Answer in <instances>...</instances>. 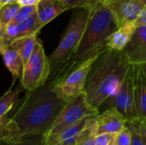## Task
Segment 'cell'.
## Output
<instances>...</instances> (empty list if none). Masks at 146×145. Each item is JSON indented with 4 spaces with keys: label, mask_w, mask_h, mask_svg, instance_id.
<instances>
[{
    "label": "cell",
    "mask_w": 146,
    "mask_h": 145,
    "mask_svg": "<svg viewBox=\"0 0 146 145\" xmlns=\"http://www.w3.org/2000/svg\"><path fill=\"white\" fill-rule=\"evenodd\" d=\"M65 104L53 92L49 80L27 91L19 109L9 118L2 139L15 141L29 136H44Z\"/></svg>",
    "instance_id": "6da1fadb"
},
{
    "label": "cell",
    "mask_w": 146,
    "mask_h": 145,
    "mask_svg": "<svg viewBox=\"0 0 146 145\" xmlns=\"http://www.w3.org/2000/svg\"><path fill=\"white\" fill-rule=\"evenodd\" d=\"M132 66L121 51L104 48L86 77L84 93L88 105L99 111L103 103L118 91Z\"/></svg>",
    "instance_id": "7a4b0ae2"
},
{
    "label": "cell",
    "mask_w": 146,
    "mask_h": 145,
    "mask_svg": "<svg viewBox=\"0 0 146 145\" xmlns=\"http://www.w3.org/2000/svg\"><path fill=\"white\" fill-rule=\"evenodd\" d=\"M118 28L115 18L105 0H98L90 9L82 38L68 62L51 78L64 76L89 58L98 55L107 38Z\"/></svg>",
    "instance_id": "3957f363"
},
{
    "label": "cell",
    "mask_w": 146,
    "mask_h": 145,
    "mask_svg": "<svg viewBox=\"0 0 146 145\" xmlns=\"http://www.w3.org/2000/svg\"><path fill=\"white\" fill-rule=\"evenodd\" d=\"M72 10V15L63 36L56 49L49 57L50 79L53 78L71 58L82 38L86 25L89 9L77 8Z\"/></svg>",
    "instance_id": "277c9868"
},
{
    "label": "cell",
    "mask_w": 146,
    "mask_h": 145,
    "mask_svg": "<svg viewBox=\"0 0 146 145\" xmlns=\"http://www.w3.org/2000/svg\"><path fill=\"white\" fill-rule=\"evenodd\" d=\"M98 114L99 111L93 109L88 105L86 95L83 92L65 104L50 130L44 134L43 145L47 144L68 126L76 124L86 117L95 116Z\"/></svg>",
    "instance_id": "5b68a950"
},
{
    "label": "cell",
    "mask_w": 146,
    "mask_h": 145,
    "mask_svg": "<svg viewBox=\"0 0 146 145\" xmlns=\"http://www.w3.org/2000/svg\"><path fill=\"white\" fill-rule=\"evenodd\" d=\"M97 56L89 58L64 76L50 80L52 91L58 98L68 103L84 92L87 74Z\"/></svg>",
    "instance_id": "8992f818"
},
{
    "label": "cell",
    "mask_w": 146,
    "mask_h": 145,
    "mask_svg": "<svg viewBox=\"0 0 146 145\" xmlns=\"http://www.w3.org/2000/svg\"><path fill=\"white\" fill-rule=\"evenodd\" d=\"M50 79L49 58L45 55L41 41L37 38L33 51L24 67L20 79L22 88L32 91L43 86Z\"/></svg>",
    "instance_id": "52a82bcc"
},
{
    "label": "cell",
    "mask_w": 146,
    "mask_h": 145,
    "mask_svg": "<svg viewBox=\"0 0 146 145\" xmlns=\"http://www.w3.org/2000/svg\"><path fill=\"white\" fill-rule=\"evenodd\" d=\"M108 108H113L121 113L126 122L138 119L135 103V77L133 65L128 70L118 91L105 102Z\"/></svg>",
    "instance_id": "ba28073f"
},
{
    "label": "cell",
    "mask_w": 146,
    "mask_h": 145,
    "mask_svg": "<svg viewBox=\"0 0 146 145\" xmlns=\"http://www.w3.org/2000/svg\"><path fill=\"white\" fill-rule=\"evenodd\" d=\"M113 13L118 27L129 22H135L145 9L139 0H105Z\"/></svg>",
    "instance_id": "9c48e42d"
},
{
    "label": "cell",
    "mask_w": 146,
    "mask_h": 145,
    "mask_svg": "<svg viewBox=\"0 0 146 145\" xmlns=\"http://www.w3.org/2000/svg\"><path fill=\"white\" fill-rule=\"evenodd\" d=\"M132 65L146 63V26H137L132 39L121 51Z\"/></svg>",
    "instance_id": "30bf717a"
},
{
    "label": "cell",
    "mask_w": 146,
    "mask_h": 145,
    "mask_svg": "<svg viewBox=\"0 0 146 145\" xmlns=\"http://www.w3.org/2000/svg\"><path fill=\"white\" fill-rule=\"evenodd\" d=\"M96 122L98 125V134H118L126 126L124 115L113 108H110L99 114L96 118Z\"/></svg>",
    "instance_id": "8fae6325"
},
{
    "label": "cell",
    "mask_w": 146,
    "mask_h": 145,
    "mask_svg": "<svg viewBox=\"0 0 146 145\" xmlns=\"http://www.w3.org/2000/svg\"><path fill=\"white\" fill-rule=\"evenodd\" d=\"M68 10L58 0H39L37 3L36 13L38 15L40 29Z\"/></svg>",
    "instance_id": "7c38bea8"
},
{
    "label": "cell",
    "mask_w": 146,
    "mask_h": 145,
    "mask_svg": "<svg viewBox=\"0 0 146 145\" xmlns=\"http://www.w3.org/2000/svg\"><path fill=\"white\" fill-rule=\"evenodd\" d=\"M136 27L134 22L126 23L119 26L107 38L105 47L110 50L122 51L132 39Z\"/></svg>",
    "instance_id": "4fadbf2b"
},
{
    "label": "cell",
    "mask_w": 146,
    "mask_h": 145,
    "mask_svg": "<svg viewBox=\"0 0 146 145\" xmlns=\"http://www.w3.org/2000/svg\"><path fill=\"white\" fill-rule=\"evenodd\" d=\"M135 77V103L138 119H146V79L139 65H133Z\"/></svg>",
    "instance_id": "5bb4252c"
},
{
    "label": "cell",
    "mask_w": 146,
    "mask_h": 145,
    "mask_svg": "<svg viewBox=\"0 0 146 145\" xmlns=\"http://www.w3.org/2000/svg\"><path fill=\"white\" fill-rule=\"evenodd\" d=\"M0 54L3 56L6 68L9 70V72L13 76V84H14V82H15L18 79H21L22 76L23 69H24L22 61L17 51L9 46L2 50L0 51Z\"/></svg>",
    "instance_id": "9a60e30c"
},
{
    "label": "cell",
    "mask_w": 146,
    "mask_h": 145,
    "mask_svg": "<svg viewBox=\"0 0 146 145\" xmlns=\"http://www.w3.org/2000/svg\"><path fill=\"white\" fill-rule=\"evenodd\" d=\"M37 38H38L37 34L22 37V38H19L15 39L9 45V47H11L12 49H14L17 51V53L19 54V56L22 61L24 67L27 63V62L33 51Z\"/></svg>",
    "instance_id": "2e32d148"
},
{
    "label": "cell",
    "mask_w": 146,
    "mask_h": 145,
    "mask_svg": "<svg viewBox=\"0 0 146 145\" xmlns=\"http://www.w3.org/2000/svg\"><path fill=\"white\" fill-rule=\"evenodd\" d=\"M98 115L86 117V118L82 119L81 121H80L79 122H77L76 124L68 126V128H66L65 130H63L58 136H56L55 138H53L50 142H49L47 144L45 145H56L57 144H59V143H62V142H63V141H65L67 139H69L71 138H74V137L77 136L89 124H91L96 119V117Z\"/></svg>",
    "instance_id": "e0dca14e"
},
{
    "label": "cell",
    "mask_w": 146,
    "mask_h": 145,
    "mask_svg": "<svg viewBox=\"0 0 146 145\" xmlns=\"http://www.w3.org/2000/svg\"><path fill=\"white\" fill-rule=\"evenodd\" d=\"M17 27H18V38L33 35V34H38L41 29L39 27V22H38L37 13L35 12L27 19L18 23Z\"/></svg>",
    "instance_id": "ac0fdd59"
},
{
    "label": "cell",
    "mask_w": 146,
    "mask_h": 145,
    "mask_svg": "<svg viewBox=\"0 0 146 145\" xmlns=\"http://www.w3.org/2000/svg\"><path fill=\"white\" fill-rule=\"evenodd\" d=\"M20 92V88L14 91L10 88L3 97H0V117L8 115V113L13 109L18 102Z\"/></svg>",
    "instance_id": "d6986e66"
},
{
    "label": "cell",
    "mask_w": 146,
    "mask_h": 145,
    "mask_svg": "<svg viewBox=\"0 0 146 145\" xmlns=\"http://www.w3.org/2000/svg\"><path fill=\"white\" fill-rule=\"evenodd\" d=\"M20 7L21 5L17 2H15L10 4L5 5L0 9V24L2 27H4L12 22Z\"/></svg>",
    "instance_id": "ffe728a7"
},
{
    "label": "cell",
    "mask_w": 146,
    "mask_h": 145,
    "mask_svg": "<svg viewBox=\"0 0 146 145\" xmlns=\"http://www.w3.org/2000/svg\"><path fill=\"white\" fill-rule=\"evenodd\" d=\"M43 143L44 135L29 136L15 141H9L2 138L0 139V145H43Z\"/></svg>",
    "instance_id": "44dd1931"
},
{
    "label": "cell",
    "mask_w": 146,
    "mask_h": 145,
    "mask_svg": "<svg viewBox=\"0 0 146 145\" xmlns=\"http://www.w3.org/2000/svg\"><path fill=\"white\" fill-rule=\"evenodd\" d=\"M36 9H37V5H23V6H21L16 15H15V17L13 19L11 23L17 25L18 23H20L23 20L27 19L30 15L34 14L36 12Z\"/></svg>",
    "instance_id": "7402d4cb"
},
{
    "label": "cell",
    "mask_w": 146,
    "mask_h": 145,
    "mask_svg": "<svg viewBox=\"0 0 146 145\" xmlns=\"http://www.w3.org/2000/svg\"><path fill=\"white\" fill-rule=\"evenodd\" d=\"M68 10L77 8H88L92 6V0H58Z\"/></svg>",
    "instance_id": "603a6c76"
},
{
    "label": "cell",
    "mask_w": 146,
    "mask_h": 145,
    "mask_svg": "<svg viewBox=\"0 0 146 145\" xmlns=\"http://www.w3.org/2000/svg\"><path fill=\"white\" fill-rule=\"evenodd\" d=\"M132 143V135L131 131L126 126L115 138V145H131Z\"/></svg>",
    "instance_id": "cb8c5ba5"
},
{
    "label": "cell",
    "mask_w": 146,
    "mask_h": 145,
    "mask_svg": "<svg viewBox=\"0 0 146 145\" xmlns=\"http://www.w3.org/2000/svg\"><path fill=\"white\" fill-rule=\"evenodd\" d=\"M117 134L113 133H102L96 136L97 145H115V138Z\"/></svg>",
    "instance_id": "d4e9b609"
},
{
    "label": "cell",
    "mask_w": 146,
    "mask_h": 145,
    "mask_svg": "<svg viewBox=\"0 0 146 145\" xmlns=\"http://www.w3.org/2000/svg\"><path fill=\"white\" fill-rule=\"evenodd\" d=\"M126 126L131 131V135H132V143H131V145H146L145 139L143 138L142 135H140L138 132V131L134 127H133L128 123H126Z\"/></svg>",
    "instance_id": "484cf974"
},
{
    "label": "cell",
    "mask_w": 146,
    "mask_h": 145,
    "mask_svg": "<svg viewBox=\"0 0 146 145\" xmlns=\"http://www.w3.org/2000/svg\"><path fill=\"white\" fill-rule=\"evenodd\" d=\"M134 127L138 132L146 139V119H137L133 122H126Z\"/></svg>",
    "instance_id": "4316f807"
},
{
    "label": "cell",
    "mask_w": 146,
    "mask_h": 145,
    "mask_svg": "<svg viewBox=\"0 0 146 145\" xmlns=\"http://www.w3.org/2000/svg\"><path fill=\"white\" fill-rule=\"evenodd\" d=\"M136 26H146V8L142 11L139 18L136 20L134 22Z\"/></svg>",
    "instance_id": "83f0119b"
},
{
    "label": "cell",
    "mask_w": 146,
    "mask_h": 145,
    "mask_svg": "<svg viewBox=\"0 0 146 145\" xmlns=\"http://www.w3.org/2000/svg\"><path fill=\"white\" fill-rule=\"evenodd\" d=\"M96 136L97 135H92L84 141H82L79 145H97L96 144Z\"/></svg>",
    "instance_id": "f1b7e54d"
},
{
    "label": "cell",
    "mask_w": 146,
    "mask_h": 145,
    "mask_svg": "<svg viewBox=\"0 0 146 145\" xmlns=\"http://www.w3.org/2000/svg\"><path fill=\"white\" fill-rule=\"evenodd\" d=\"M39 0H16V2L21 5H37Z\"/></svg>",
    "instance_id": "f546056e"
},
{
    "label": "cell",
    "mask_w": 146,
    "mask_h": 145,
    "mask_svg": "<svg viewBox=\"0 0 146 145\" xmlns=\"http://www.w3.org/2000/svg\"><path fill=\"white\" fill-rule=\"evenodd\" d=\"M16 0H0V5H1V8L5 6V5H8V4H10V3H15Z\"/></svg>",
    "instance_id": "4dcf8cb0"
},
{
    "label": "cell",
    "mask_w": 146,
    "mask_h": 145,
    "mask_svg": "<svg viewBox=\"0 0 146 145\" xmlns=\"http://www.w3.org/2000/svg\"><path fill=\"white\" fill-rule=\"evenodd\" d=\"M139 67H140L141 71H142V73H143V74H144V76H145V78L146 79V63L145 64L139 65Z\"/></svg>",
    "instance_id": "1f68e13d"
},
{
    "label": "cell",
    "mask_w": 146,
    "mask_h": 145,
    "mask_svg": "<svg viewBox=\"0 0 146 145\" xmlns=\"http://www.w3.org/2000/svg\"><path fill=\"white\" fill-rule=\"evenodd\" d=\"M139 1H140V2H141L143 4H144V6H145V7L146 8V0H139Z\"/></svg>",
    "instance_id": "d6a6232c"
},
{
    "label": "cell",
    "mask_w": 146,
    "mask_h": 145,
    "mask_svg": "<svg viewBox=\"0 0 146 145\" xmlns=\"http://www.w3.org/2000/svg\"><path fill=\"white\" fill-rule=\"evenodd\" d=\"M97 1H98V0H92V5H93V4H94V3H95Z\"/></svg>",
    "instance_id": "836d02e7"
},
{
    "label": "cell",
    "mask_w": 146,
    "mask_h": 145,
    "mask_svg": "<svg viewBox=\"0 0 146 145\" xmlns=\"http://www.w3.org/2000/svg\"><path fill=\"white\" fill-rule=\"evenodd\" d=\"M1 28H2V26H1V24H0V30H1Z\"/></svg>",
    "instance_id": "e575fe53"
},
{
    "label": "cell",
    "mask_w": 146,
    "mask_h": 145,
    "mask_svg": "<svg viewBox=\"0 0 146 145\" xmlns=\"http://www.w3.org/2000/svg\"><path fill=\"white\" fill-rule=\"evenodd\" d=\"M0 9H1V5H0Z\"/></svg>",
    "instance_id": "d590c367"
},
{
    "label": "cell",
    "mask_w": 146,
    "mask_h": 145,
    "mask_svg": "<svg viewBox=\"0 0 146 145\" xmlns=\"http://www.w3.org/2000/svg\"><path fill=\"white\" fill-rule=\"evenodd\" d=\"M145 141H146V139H145Z\"/></svg>",
    "instance_id": "8d00e7d4"
}]
</instances>
